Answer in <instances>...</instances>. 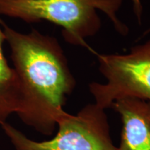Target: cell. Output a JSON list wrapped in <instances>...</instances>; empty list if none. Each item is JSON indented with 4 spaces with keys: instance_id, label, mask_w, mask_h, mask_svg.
<instances>
[{
    "instance_id": "6da1fadb",
    "label": "cell",
    "mask_w": 150,
    "mask_h": 150,
    "mask_svg": "<svg viewBox=\"0 0 150 150\" xmlns=\"http://www.w3.org/2000/svg\"><path fill=\"white\" fill-rule=\"evenodd\" d=\"M0 24L19 81L16 114L28 126L50 136L67 113L64 106L76 87L67 59L54 37L35 29L20 33L5 22Z\"/></svg>"
},
{
    "instance_id": "7a4b0ae2",
    "label": "cell",
    "mask_w": 150,
    "mask_h": 150,
    "mask_svg": "<svg viewBox=\"0 0 150 150\" xmlns=\"http://www.w3.org/2000/svg\"><path fill=\"white\" fill-rule=\"evenodd\" d=\"M122 0H0V15L27 23L47 21L62 28L67 43L87 47L86 40L102 27L97 11H102L118 33L126 35L129 29L118 18Z\"/></svg>"
},
{
    "instance_id": "3957f363",
    "label": "cell",
    "mask_w": 150,
    "mask_h": 150,
    "mask_svg": "<svg viewBox=\"0 0 150 150\" xmlns=\"http://www.w3.org/2000/svg\"><path fill=\"white\" fill-rule=\"evenodd\" d=\"M57 126L54 138L38 142L7 122L1 125L16 150H118L110 137L105 109L95 103L86 105L76 115L67 113Z\"/></svg>"
},
{
    "instance_id": "277c9868",
    "label": "cell",
    "mask_w": 150,
    "mask_h": 150,
    "mask_svg": "<svg viewBox=\"0 0 150 150\" xmlns=\"http://www.w3.org/2000/svg\"><path fill=\"white\" fill-rule=\"evenodd\" d=\"M99 70L105 83L93 82L89 91L104 109L115 101L134 97L150 102V39L125 54H98Z\"/></svg>"
},
{
    "instance_id": "5b68a950",
    "label": "cell",
    "mask_w": 150,
    "mask_h": 150,
    "mask_svg": "<svg viewBox=\"0 0 150 150\" xmlns=\"http://www.w3.org/2000/svg\"><path fill=\"white\" fill-rule=\"evenodd\" d=\"M110 108L120 115L122 122L118 150H150V102L125 97Z\"/></svg>"
},
{
    "instance_id": "8992f818",
    "label": "cell",
    "mask_w": 150,
    "mask_h": 150,
    "mask_svg": "<svg viewBox=\"0 0 150 150\" xmlns=\"http://www.w3.org/2000/svg\"><path fill=\"white\" fill-rule=\"evenodd\" d=\"M4 42L5 36L0 24V125L6 122L11 114L17 112L20 91L18 76L4 53Z\"/></svg>"
},
{
    "instance_id": "52a82bcc",
    "label": "cell",
    "mask_w": 150,
    "mask_h": 150,
    "mask_svg": "<svg viewBox=\"0 0 150 150\" xmlns=\"http://www.w3.org/2000/svg\"><path fill=\"white\" fill-rule=\"evenodd\" d=\"M134 6V11L135 16L137 18V20L139 23H141L142 14V6L140 0H131Z\"/></svg>"
},
{
    "instance_id": "ba28073f",
    "label": "cell",
    "mask_w": 150,
    "mask_h": 150,
    "mask_svg": "<svg viewBox=\"0 0 150 150\" xmlns=\"http://www.w3.org/2000/svg\"><path fill=\"white\" fill-rule=\"evenodd\" d=\"M150 33V28H149V29H148V30H147V31H146V32L145 33V34H147V33Z\"/></svg>"
}]
</instances>
